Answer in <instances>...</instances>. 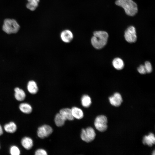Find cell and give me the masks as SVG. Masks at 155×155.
Masks as SVG:
<instances>
[{"instance_id":"6da1fadb","label":"cell","mask_w":155,"mask_h":155,"mask_svg":"<svg viewBox=\"0 0 155 155\" xmlns=\"http://www.w3.org/2000/svg\"><path fill=\"white\" fill-rule=\"evenodd\" d=\"M94 36L91 39L93 46L95 49H99L104 47L106 44L108 34L104 31H96L93 33Z\"/></svg>"},{"instance_id":"7a4b0ae2","label":"cell","mask_w":155,"mask_h":155,"mask_svg":"<svg viewBox=\"0 0 155 155\" xmlns=\"http://www.w3.org/2000/svg\"><path fill=\"white\" fill-rule=\"evenodd\" d=\"M115 4L123 8L128 15L133 16L137 12V5L132 0H117L116 1Z\"/></svg>"},{"instance_id":"3957f363","label":"cell","mask_w":155,"mask_h":155,"mask_svg":"<svg viewBox=\"0 0 155 155\" xmlns=\"http://www.w3.org/2000/svg\"><path fill=\"white\" fill-rule=\"evenodd\" d=\"M20 28V25L15 20L10 19L4 20L2 27L3 30L8 34L17 33Z\"/></svg>"},{"instance_id":"277c9868","label":"cell","mask_w":155,"mask_h":155,"mask_svg":"<svg viewBox=\"0 0 155 155\" xmlns=\"http://www.w3.org/2000/svg\"><path fill=\"white\" fill-rule=\"evenodd\" d=\"M96 133L94 129L92 127H88L82 129L81 134V139L87 142L93 141L95 138Z\"/></svg>"},{"instance_id":"5b68a950","label":"cell","mask_w":155,"mask_h":155,"mask_svg":"<svg viewBox=\"0 0 155 155\" xmlns=\"http://www.w3.org/2000/svg\"><path fill=\"white\" fill-rule=\"evenodd\" d=\"M107 119L103 115L97 117L94 122V126L97 130L101 132L105 131L107 127Z\"/></svg>"},{"instance_id":"8992f818","label":"cell","mask_w":155,"mask_h":155,"mask_svg":"<svg viewBox=\"0 0 155 155\" xmlns=\"http://www.w3.org/2000/svg\"><path fill=\"white\" fill-rule=\"evenodd\" d=\"M124 37L127 42L129 43L135 42L137 40V36L134 27L133 26L129 27L125 32Z\"/></svg>"},{"instance_id":"52a82bcc","label":"cell","mask_w":155,"mask_h":155,"mask_svg":"<svg viewBox=\"0 0 155 155\" xmlns=\"http://www.w3.org/2000/svg\"><path fill=\"white\" fill-rule=\"evenodd\" d=\"M52 132L53 129L50 126L45 125L38 128L37 135L39 138L43 139L49 136Z\"/></svg>"},{"instance_id":"ba28073f","label":"cell","mask_w":155,"mask_h":155,"mask_svg":"<svg viewBox=\"0 0 155 155\" xmlns=\"http://www.w3.org/2000/svg\"><path fill=\"white\" fill-rule=\"evenodd\" d=\"M109 99L110 103L116 107L119 106L123 101L121 95L117 92L115 93L113 96L109 97Z\"/></svg>"},{"instance_id":"9c48e42d","label":"cell","mask_w":155,"mask_h":155,"mask_svg":"<svg viewBox=\"0 0 155 155\" xmlns=\"http://www.w3.org/2000/svg\"><path fill=\"white\" fill-rule=\"evenodd\" d=\"M62 40L65 42H70L73 38V34L69 30L66 29L63 31L60 34Z\"/></svg>"},{"instance_id":"30bf717a","label":"cell","mask_w":155,"mask_h":155,"mask_svg":"<svg viewBox=\"0 0 155 155\" xmlns=\"http://www.w3.org/2000/svg\"><path fill=\"white\" fill-rule=\"evenodd\" d=\"M59 113L66 120L73 121L74 119L71 109L70 108H66L61 109L60 110Z\"/></svg>"},{"instance_id":"8fae6325","label":"cell","mask_w":155,"mask_h":155,"mask_svg":"<svg viewBox=\"0 0 155 155\" xmlns=\"http://www.w3.org/2000/svg\"><path fill=\"white\" fill-rule=\"evenodd\" d=\"M21 144L22 146L26 149L29 150L33 146V142L32 140L28 137H23L21 141Z\"/></svg>"},{"instance_id":"7c38bea8","label":"cell","mask_w":155,"mask_h":155,"mask_svg":"<svg viewBox=\"0 0 155 155\" xmlns=\"http://www.w3.org/2000/svg\"><path fill=\"white\" fill-rule=\"evenodd\" d=\"M142 142L144 145L152 146L155 143V137L154 134L150 133L148 135L145 136L143 137Z\"/></svg>"},{"instance_id":"4fadbf2b","label":"cell","mask_w":155,"mask_h":155,"mask_svg":"<svg viewBox=\"0 0 155 155\" xmlns=\"http://www.w3.org/2000/svg\"><path fill=\"white\" fill-rule=\"evenodd\" d=\"M14 96L16 99L18 101H22L25 98L26 95L24 91L22 89L17 87L14 89Z\"/></svg>"},{"instance_id":"5bb4252c","label":"cell","mask_w":155,"mask_h":155,"mask_svg":"<svg viewBox=\"0 0 155 155\" xmlns=\"http://www.w3.org/2000/svg\"><path fill=\"white\" fill-rule=\"evenodd\" d=\"M4 129L7 133H13L16 131L17 126L14 122L11 121L4 125Z\"/></svg>"},{"instance_id":"9a60e30c","label":"cell","mask_w":155,"mask_h":155,"mask_svg":"<svg viewBox=\"0 0 155 155\" xmlns=\"http://www.w3.org/2000/svg\"><path fill=\"white\" fill-rule=\"evenodd\" d=\"M27 88L29 92L32 94H36L38 90V88L36 83L33 80L28 82Z\"/></svg>"},{"instance_id":"2e32d148","label":"cell","mask_w":155,"mask_h":155,"mask_svg":"<svg viewBox=\"0 0 155 155\" xmlns=\"http://www.w3.org/2000/svg\"><path fill=\"white\" fill-rule=\"evenodd\" d=\"M20 110L23 113L29 114L31 113L32 108L31 105L27 103H22L19 105Z\"/></svg>"},{"instance_id":"e0dca14e","label":"cell","mask_w":155,"mask_h":155,"mask_svg":"<svg viewBox=\"0 0 155 155\" xmlns=\"http://www.w3.org/2000/svg\"><path fill=\"white\" fill-rule=\"evenodd\" d=\"M71 109L74 118L80 119L83 117V113L81 109L76 107H73Z\"/></svg>"},{"instance_id":"ac0fdd59","label":"cell","mask_w":155,"mask_h":155,"mask_svg":"<svg viewBox=\"0 0 155 155\" xmlns=\"http://www.w3.org/2000/svg\"><path fill=\"white\" fill-rule=\"evenodd\" d=\"M112 64L114 67L118 70L122 69L124 66L123 61L119 58H115L113 61Z\"/></svg>"},{"instance_id":"d6986e66","label":"cell","mask_w":155,"mask_h":155,"mask_svg":"<svg viewBox=\"0 0 155 155\" xmlns=\"http://www.w3.org/2000/svg\"><path fill=\"white\" fill-rule=\"evenodd\" d=\"M28 2L26 4V7L30 10L34 11L38 6L40 0H27Z\"/></svg>"},{"instance_id":"ffe728a7","label":"cell","mask_w":155,"mask_h":155,"mask_svg":"<svg viewBox=\"0 0 155 155\" xmlns=\"http://www.w3.org/2000/svg\"><path fill=\"white\" fill-rule=\"evenodd\" d=\"M66 121L64 117L59 113H57L55 118V122L56 125L60 127L63 126Z\"/></svg>"},{"instance_id":"44dd1931","label":"cell","mask_w":155,"mask_h":155,"mask_svg":"<svg viewBox=\"0 0 155 155\" xmlns=\"http://www.w3.org/2000/svg\"><path fill=\"white\" fill-rule=\"evenodd\" d=\"M92 102L90 98L87 95H84L81 98L82 105L85 107H88L91 104Z\"/></svg>"},{"instance_id":"7402d4cb","label":"cell","mask_w":155,"mask_h":155,"mask_svg":"<svg viewBox=\"0 0 155 155\" xmlns=\"http://www.w3.org/2000/svg\"><path fill=\"white\" fill-rule=\"evenodd\" d=\"M9 153L11 155H19L20 154V151L17 146L13 145L10 147Z\"/></svg>"},{"instance_id":"603a6c76","label":"cell","mask_w":155,"mask_h":155,"mask_svg":"<svg viewBox=\"0 0 155 155\" xmlns=\"http://www.w3.org/2000/svg\"><path fill=\"white\" fill-rule=\"evenodd\" d=\"M144 66L146 71V73H150L152 71V65L149 61H146L144 64Z\"/></svg>"},{"instance_id":"cb8c5ba5","label":"cell","mask_w":155,"mask_h":155,"mask_svg":"<svg viewBox=\"0 0 155 155\" xmlns=\"http://www.w3.org/2000/svg\"><path fill=\"white\" fill-rule=\"evenodd\" d=\"M35 155H46L47 152L44 150L42 149H39L36 150L35 152Z\"/></svg>"},{"instance_id":"d4e9b609","label":"cell","mask_w":155,"mask_h":155,"mask_svg":"<svg viewBox=\"0 0 155 155\" xmlns=\"http://www.w3.org/2000/svg\"><path fill=\"white\" fill-rule=\"evenodd\" d=\"M138 72L141 74H145L146 73L144 65H141L138 67L137 69Z\"/></svg>"},{"instance_id":"484cf974","label":"cell","mask_w":155,"mask_h":155,"mask_svg":"<svg viewBox=\"0 0 155 155\" xmlns=\"http://www.w3.org/2000/svg\"><path fill=\"white\" fill-rule=\"evenodd\" d=\"M3 133V129L1 126L0 124V136Z\"/></svg>"},{"instance_id":"4316f807","label":"cell","mask_w":155,"mask_h":155,"mask_svg":"<svg viewBox=\"0 0 155 155\" xmlns=\"http://www.w3.org/2000/svg\"></svg>"}]
</instances>
